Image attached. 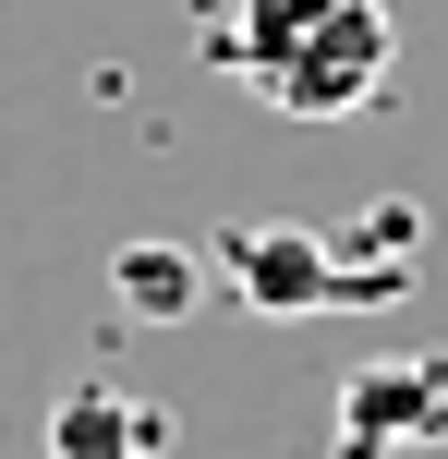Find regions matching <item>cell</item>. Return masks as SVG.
I'll return each instance as SVG.
<instances>
[{"label": "cell", "instance_id": "obj_1", "mask_svg": "<svg viewBox=\"0 0 448 459\" xmlns=\"http://www.w3.org/2000/svg\"><path fill=\"white\" fill-rule=\"evenodd\" d=\"M206 61L242 73L279 121H364L400 73L388 0H218Z\"/></svg>", "mask_w": 448, "mask_h": 459}, {"label": "cell", "instance_id": "obj_2", "mask_svg": "<svg viewBox=\"0 0 448 459\" xmlns=\"http://www.w3.org/2000/svg\"><path fill=\"white\" fill-rule=\"evenodd\" d=\"M218 278H231V302L242 315H364V302H400L412 278L400 266H352L339 254V230H291V218H255V230H218V254H206Z\"/></svg>", "mask_w": 448, "mask_h": 459}, {"label": "cell", "instance_id": "obj_3", "mask_svg": "<svg viewBox=\"0 0 448 459\" xmlns=\"http://www.w3.org/2000/svg\"><path fill=\"white\" fill-rule=\"evenodd\" d=\"M388 436H448V363H364L339 387V459H388Z\"/></svg>", "mask_w": 448, "mask_h": 459}, {"label": "cell", "instance_id": "obj_4", "mask_svg": "<svg viewBox=\"0 0 448 459\" xmlns=\"http://www.w3.org/2000/svg\"><path fill=\"white\" fill-rule=\"evenodd\" d=\"M110 302L145 315V326H182L194 302H206V254H182V242H121V254H110Z\"/></svg>", "mask_w": 448, "mask_h": 459}, {"label": "cell", "instance_id": "obj_5", "mask_svg": "<svg viewBox=\"0 0 448 459\" xmlns=\"http://www.w3.org/2000/svg\"><path fill=\"white\" fill-rule=\"evenodd\" d=\"M134 447H158V423H145L134 399H110V387H73V399H61L48 459H134Z\"/></svg>", "mask_w": 448, "mask_h": 459}]
</instances>
